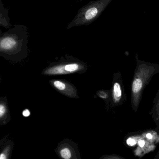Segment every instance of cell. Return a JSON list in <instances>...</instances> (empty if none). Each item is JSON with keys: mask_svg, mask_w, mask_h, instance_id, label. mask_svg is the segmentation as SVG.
I'll use <instances>...</instances> for the list:
<instances>
[{"mask_svg": "<svg viewBox=\"0 0 159 159\" xmlns=\"http://www.w3.org/2000/svg\"><path fill=\"white\" fill-rule=\"evenodd\" d=\"M99 159H126L123 157L116 155H105Z\"/></svg>", "mask_w": 159, "mask_h": 159, "instance_id": "cell-9", "label": "cell"}, {"mask_svg": "<svg viewBox=\"0 0 159 159\" xmlns=\"http://www.w3.org/2000/svg\"><path fill=\"white\" fill-rule=\"evenodd\" d=\"M113 0L91 1L77 11L73 19L68 24V30L77 26H87L101 16Z\"/></svg>", "mask_w": 159, "mask_h": 159, "instance_id": "cell-2", "label": "cell"}, {"mask_svg": "<svg viewBox=\"0 0 159 159\" xmlns=\"http://www.w3.org/2000/svg\"><path fill=\"white\" fill-rule=\"evenodd\" d=\"M157 158L159 159V151H158V153L157 155Z\"/></svg>", "mask_w": 159, "mask_h": 159, "instance_id": "cell-15", "label": "cell"}, {"mask_svg": "<svg viewBox=\"0 0 159 159\" xmlns=\"http://www.w3.org/2000/svg\"><path fill=\"white\" fill-rule=\"evenodd\" d=\"M23 116L25 117H28L29 116H30V112L28 109H26V110H24L23 112Z\"/></svg>", "mask_w": 159, "mask_h": 159, "instance_id": "cell-14", "label": "cell"}, {"mask_svg": "<svg viewBox=\"0 0 159 159\" xmlns=\"http://www.w3.org/2000/svg\"><path fill=\"white\" fill-rule=\"evenodd\" d=\"M137 59V65L131 86V105L135 112L138 110L145 88L152 77L159 73L158 64L150 63Z\"/></svg>", "mask_w": 159, "mask_h": 159, "instance_id": "cell-1", "label": "cell"}, {"mask_svg": "<svg viewBox=\"0 0 159 159\" xmlns=\"http://www.w3.org/2000/svg\"><path fill=\"white\" fill-rule=\"evenodd\" d=\"M127 143L129 146H133L137 143V142L135 139L133 138H129L127 140Z\"/></svg>", "mask_w": 159, "mask_h": 159, "instance_id": "cell-10", "label": "cell"}, {"mask_svg": "<svg viewBox=\"0 0 159 159\" xmlns=\"http://www.w3.org/2000/svg\"><path fill=\"white\" fill-rule=\"evenodd\" d=\"M112 102L114 106L120 105L126 100V95L120 72L115 74L112 91Z\"/></svg>", "mask_w": 159, "mask_h": 159, "instance_id": "cell-4", "label": "cell"}, {"mask_svg": "<svg viewBox=\"0 0 159 159\" xmlns=\"http://www.w3.org/2000/svg\"><path fill=\"white\" fill-rule=\"evenodd\" d=\"M54 151L60 159H81L78 144L68 138L60 142Z\"/></svg>", "mask_w": 159, "mask_h": 159, "instance_id": "cell-3", "label": "cell"}, {"mask_svg": "<svg viewBox=\"0 0 159 159\" xmlns=\"http://www.w3.org/2000/svg\"><path fill=\"white\" fill-rule=\"evenodd\" d=\"M151 117L156 122V129L159 131V90L153 102V107L150 112Z\"/></svg>", "mask_w": 159, "mask_h": 159, "instance_id": "cell-8", "label": "cell"}, {"mask_svg": "<svg viewBox=\"0 0 159 159\" xmlns=\"http://www.w3.org/2000/svg\"><path fill=\"white\" fill-rule=\"evenodd\" d=\"M14 140L8 135H6L0 140V159H11L14 149Z\"/></svg>", "mask_w": 159, "mask_h": 159, "instance_id": "cell-5", "label": "cell"}, {"mask_svg": "<svg viewBox=\"0 0 159 159\" xmlns=\"http://www.w3.org/2000/svg\"><path fill=\"white\" fill-rule=\"evenodd\" d=\"M145 137L147 140L151 141L153 139V135L150 132L147 133L145 135Z\"/></svg>", "mask_w": 159, "mask_h": 159, "instance_id": "cell-13", "label": "cell"}, {"mask_svg": "<svg viewBox=\"0 0 159 159\" xmlns=\"http://www.w3.org/2000/svg\"><path fill=\"white\" fill-rule=\"evenodd\" d=\"M8 12V8L4 7L2 0H0V25L6 29L12 26L10 22Z\"/></svg>", "mask_w": 159, "mask_h": 159, "instance_id": "cell-7", "label": "cell"}, {"mask_svg": "<svg viewBox=\"0 0 159 159\" xmlns=\"http://www.w3.org/2000/svg\"><path fill=\"white\" fill-rule=\"evenodd\" d=\"M83 1V0H78V2H81V1Z\"/></svg>", "mask_w": 159, "mask_h": 159, "instance_id": "cell-16", "label": "cell"}, {"mask_svg": "<svg viewBox=\"0 0 159 159\" xmlns=\"http://www.w3.org/2000/svg\"><path fill=\"white\" fill-rule=\"evenodd\" d=\"M138 145L141 148H143L146 145V142L144 140H141L139 141L138 143Z\"/></svg>", "mask_w": 159, "mask_h": 159, "instance_id": "cell-12", "label": "cell"}, {"mask_svg": "<svg viewBox=\"0 0 159 159\" xmlns=\"http://www.w3.org/2000/svg\"><path fill=\"white\" fill-rule=\"evenodd\" d=\"M99 93L100 94H103V96H102L101 98H103V99H107L109 97V93H107V91H100L99 92Z\"/></svg>", "mask_w": 159, "mask_h": 159, "instance_id": "cell-11", "label": "cell"}, {"mask_svg": "<svg viewBox=\"0 0 159 159\" xmlns=\"http://www.w3.org/2000/svg\"><path fill=\"white\" fill-rule=\"evenodd\" d=\"M80 66L78 63H72L66 64L63 68V65L56 66L50 70L47 71L48 74H63L76 72L80 70Z\"/></svg>", "mask_w": 159, "mask_h": 159, "instance_id": "cell-6", "label": "cell"}]
</instances>
